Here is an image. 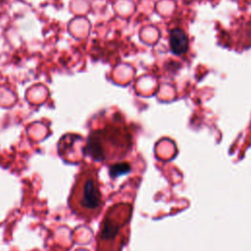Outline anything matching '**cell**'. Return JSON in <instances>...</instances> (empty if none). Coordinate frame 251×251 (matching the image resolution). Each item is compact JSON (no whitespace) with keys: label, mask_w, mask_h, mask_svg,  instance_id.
<instances>
[{"label":"cell","mask_w":251,"mask_h":251,"mask_svg":"<svg viewBox=\"0 0 251 251\" xmlns=\"http://www.w3.org/2000/svg\"><path fill=\"white\" fill-rule=\"evenodd\" d=\"M131 147L129 131L119 126H106L89 134L85 152L99 162L119 161L126 157Z\"/></svg>","instance_id":"7a4b0ae2"},{"label":"cell","mask_w":251,"mask_h":251,"mask_svg":"<svg viewBox=\"0 0 251 251\" xmlns=\"http://www.w3.org/2000/svg\"><path fill=\"white\" fill-rule=\"evenodd\" d=\"M98 173L93 167H86L78 173L69 197L72 211L85 221L95 219L103 209Z\"/></svg>","instance_id":"6da1fadb"},{"label":"cell","mask_w":251,"mask_h":251,"mask_svg":"<svg viewBox=\"0 0 251 251\" xmlns=\"http://www.w3.org/2000/svg\"><path fill=\"white\" fill-rule=\"evenodd\" d=\"M132 207L128 203H117L108 208L97 234L96 251H122L128 239V224Z\"/></svg>","instance_id":"3957f363"},{"label":"cell","mask_w":251,"mask_h":251,"mask_svg":"<svg viewBox=\"0 0 251 251\" xmlns=\"http://www.w3.org/2000/svg\"><path fill=\"white\" fill-rule=\"evenodd\" d=\"M170 46L172 51L176 55H181L188 48V38L179 28H174L170 32Z\"/></svg>","instance_id":"277c9868"},{"label":"cell","mask_w":251,"mask_h":251,"mask_svg":"<svg viewBox=\"0 0 251 251\" xmlns=\"http://www.w3.org/2000/svg\"><path fill=\"white\" fill-rule=\"evenodd\" d=\"M129 164L126 162H119L115 163L110 167V175L112 177H116L123 174H126L129 171Z\"/></svg>","instance_id":"5b68a950"}]
</instances>
